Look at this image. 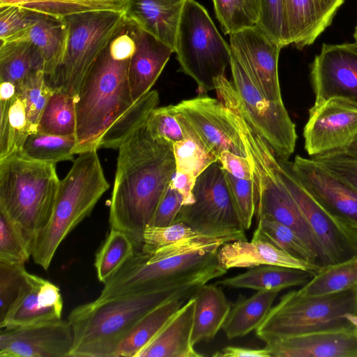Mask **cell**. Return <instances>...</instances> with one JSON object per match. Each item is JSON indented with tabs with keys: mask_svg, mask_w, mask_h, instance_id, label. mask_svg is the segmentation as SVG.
<instances>
[{
	"mask_svg": "<svg viewBox=\"0 0 357 357\" xmlns=\"http://www.w3.org/2000/svg\"><path fill=\"white\" fill-rule=\"evenodd\" d=\"M189 0H123L125 17L174 52L178 29Z\"/></svg>",
	"mask_w": 357,
	"mask_h": 357,
	"instance_id": "obj_23",
	"label": "cell"
},
{
	"mask_svg": "<svg viewBox=\"0 0 357 357\" xmlns=\"http://www.w3.org/2000/svg\"><path fill=\"white\" fill-rule=\"evenodd\" d=\"M195 301L190 298L136 357H201L192 342Z\"/></svg>",
	"mask_w": 357,
	"mask_h": 357,
	"instance_id": "obj_26",
	"label": "cell"
},
{
	"mask_svg": "<svg viewBox=\"0 0 357 357\" xmlns=\"http://www.w3.org/2000/svg\"><path fill=\"white\" fill-rule=\"evenodd\" d=\"M68 30L65 17L43 14L34 24L7 41L25 40L36 46L43 59L45 76L54 82L64 55Z\"/></svg>",
	"mask_w": 357,
	"mask_h": 357,
	"instance_id": "obj_27",
	"label": "cell"
},
{
	"mask_svg": "<svg viewBox=\"0 0 357 357\" xmlns=\"http://www.w3.org/2000/svg\"><path fill=\"white\" fill-rule=\"evenodd\" d=\"M212 356L215 357H271L265 347L250 349L234 346L225 347L221 351H217Z\"/></svg>",
	"mask_w": 357,
	"mask_h": 357,
	"instance_id": "obj_55",
	"label": "cell"
},
{
	"mask_svg": "<svg viewBox=\"0 0 357 357\" xmlns=\"http://www.w3.org/2000/svg\"><path fill=\"white\" fill-rule=\"evenodd\" d=\"M218 265L228 271L234 268H254L275 265L295 268L317 273L321 267L298 259L266 241L238 240L222 244L217 253Z\"/></svg>",
	"mask_w": 357,
	"mask_h": 357,
	"instance_id": "obj_22",
	"label": "cell"
},
{
	"mask_svg": "<svg viewBox=\"0 0 357 357\" xmlns=\"http://www.w3.org/2000/svg\"><path fill=\"white\" fill-rule=\"evenodd\" d=\"M211 279L204 278L149 291L95 301L75 307L68 320L73 334L70 357H114L123 339L149 312L180 296H190Z\"/></svg>",
	"mask_w": 357,
	"mask_h": 357,
	"instance_id": "obj_3",
	"label": "cell"
},
{
	"mask_svg": "<svg viewBox=\"0 0 357 357\" xmlns=\"http://www.w3.org/2000/svg\"><path fill=\"white\" fill-rule=\"evenodd\" d=\"M76 144L75 135L60 136L38 131L28 135L17 155L31 160L56 164L72 160Z\"/></svg>",
	"mask_w": 357,
	"mask_h": 357,
	"instance_id": "obj_35",
	"label": "cell"
},
{
	"mask_svg": "<svg viewBox=\"0 0 357 357\" xmlns=\"http://www.w3.org/2000/svg\"><path fill=\"white\" fill-rule=\"evenodd\" d=\"M190 298H172L146 314L120 342L114 357H136Z\"/></svg>",
	"mask_w": 357,
	"mask_h": 357,
	"instance_id": "obj_30",
	"label": "cell"
},
{
	"mask_svg": "<svg viewBox=\"0 0 357 357\" xmlns=\"http://www.w3.org/2000/svg\"><path fill=\"white\" fill-rule=\"evenodd\" d=\"M273 165L321 244L329 264L356 257L357 230L328 212L310 195L292 170L291 162L275 155Z\"/></svg>",
	"mask_w": 357,
	"mask_h": 357,
	"instance_id": "obj_13",
	"label": "cell"
},
{
	"mask_svg": "<svg viewBox=\"0 0 357 357\" xmlns=\"http://www.w3.org/2000/svg\"><path fill=\"white\" fill-rule=\"evenodd\" d=\"M54 91V87L46 82L43 70L32 72L17 89L25 104L28 123L31 133L38 132V126L43 110Z\"/></svg>",
	"mask_w": 357,
	"mask_h": 357,
	"instance_id": "obj_42",
	"label": "cell"
},
{
	"mask_svg": "<svg viewBox=\"0 0 357 357\" xmlns=\"http://www.w3.org/2000/svg\"><path fill=\"white\" fill-rule=\"evenodd\" d=\"M221 245L165 257L135 252L133 257L104 284L96 298L113 297L172 286L195 280L225 275L217 261Z\"/></svg>",
	"mask_w": 357,
	"mask_h": 357,
	"instance_id": "obj_7",
	"label": "cell"
},
{
	"mask_svg": "<svg viewBox=\"0 0 357 357\" xmlns=\"http://www.w3.org/2000/svg\"><path fill=\"white\" fill-rule=\"evenodd\" d=\"M192 194L195 202L182 206L175 222H184L199 234L226 243L247 240L218 161L197 177Z\"/></svg>",
	"mask_w": 357,
	"mask_h": 357,
	"instance_id": "obj_12",
	"label": "cell"
},
{
	"mask_svg": "<svg viewBox=\"0 0 357 357\" xmlns=\"http://www.w3.org/2000/svg\"><path fill=\"white\" fill-rule=\"evenodd\" d=\"M239 134L252 167L257 215L266 213L290 228L306 245L318 266L329 265L321 244L274 169L275 155L271 146L249 125L243 126Z\"/></svg>",
	"mask_w": 357,
	"mask_h": 357,
	"instance_id": "obj_9",
	"label": "cell"
},
{
	"mask_svg": "<svg viewBox=\"0 0 357 357\" xmlns=\"http://www.w3.org/2000/svg\"><path fill=\"white\" fill-rule=\"evenodd\" d=\"M184 137L183 139L173 144L176 172L189 174L197 178L218 159L206 153L193 139Z\"/></svg>",
	"mask_w": 357,
	"mask_h": 357,
	"instance_id": "obj_44",
	"label": "cell"
},
{
	"mask_svg": "<svg viewBox=\"0 0 357 357\" xmlns=\"http://www.w3.org/2000/svg\"><path fill=\"white\" fill-rule=\"evenodd\" d=\"M252 239L266 241L294 258L317 264L301 238L290 228L266 213L257 215V228Z\"/></svg>",
	"mask_w": 357,
	"mask_h": 357,
	"instance_id": "obj_39",
	"label": "cell"
},
{
	"mask_svg": "<svg viewBox=\"0 0 357 357\" xmlns=\"http://www.w3.org/2000/svg\"><path fill=\"white\" fill-rule=\"evenodd\" d=\"M17 93L15 84L10 82H1L0 84V100H9L13 98Z\"/></svg>",
	"mask_w": 357,
	"mask_h": 357,
	"instance_id": "obj_56",
	"label": "cell"
},
{
	"mask_svg": "<svg viewBox=\"0 0 357 357\" xmlns=\"http://www.w3.org/2000/svg\"><path fill=\"white\" fill-rule=\"evenodd\" d=\"M174 52L181 71L196 82L201 95L215 90V81L230 65V45L224 40L206 8L189 0L180 21Z\"/></svg>",
	"mask_w": 357,
	"mask_h": 357,
	"instance_id": "obj_10",
	"label": "cell"
},
{
	"mask_svg": "<svg viewBox=\"0 0 357 357\" xmlns=\"http://www.w3.org/2000/svg\"><path fill=\"white\" fill-rule=\"evenodd\" d=\"M340 152L349 157L357 158V137L344 150Z\"/></svg>",
	"mask_w": 357,
	"mask_h": 357,
	"instance_id": "obj_57",
	"label": "cell"
},
{
	"mask_svg": "<svg viewBox=\"0 0 357 357\" xmlns=\"http://www.w3.org/2000/svg\"><path fill=\"white\" fill-rule=\"evenodd\" d=\"M0 160L17 155L31 133L25 104L20 95L0 100Z\"/></svg>",
	"mask_w": 357,
	"mask_h": 357,
	"instance_id": "obj_33",
	"label": "cell"
},
{
	"mask_svg": "<svg viewBox=\"0 0 357 357\" xmlns=\"http://www.w3.org/2000/svg\"><path fill=\"white\" fill-rule=\"evenodd\" d=\"M231 197L245 230H248L256 212V188L253 178L243 179L234 176L223 169Z\"/></svg>",
	"mask_w": 357,
	"mask_h": 357,
	"instance_id": "obj_45",
	"label": "cell"
},
{
	"mask_svg": "<svg viewBox=\"0 0 357 357\" xmlns=\"http://www.w3.org/2000/svg\"><path fill=\"white\" fill-rule=\"evenodd\" d=\"M17 6L44 15L64 17L92 10H123V0H0V8Z\"/></svg>",
	"mask_w": 357,
	"mask_h": 357,
	"instance_id": "obj_38",
	"label": "cell"
},
{
	"mask_svg": "<svg viewBox=\"0 0 357 357\" xmlns=\"http://www.w3.org/2000/svg\"><path fill=\"white\" fill-rule=\"evenodd\" d=\"M60 181L54 163L18 155L0 160V211L20 228L31 246L52 216Z\"/></svg>",
	"mask_w": 357,
	"mask_h": 357,
	"instance_id": "obj_5",
	"label": "cell"
},
{
	"mask_svg": "<svg viewBox=\"0 0 357 357\" xmlns=\"http://www.w3.org/2000/svg\"><path fill=\"white\" fill-rule=\"evenodd\" d=\"M137 251L133 241L125 232L110 229L96 255L94 266L98 280L103 284L112 278Z\"/></svg>",
	"mask_w": 357,
	"mask_h": 357,
	"instance_id": "obj_36",
	"label": "cell"
},
{
	"mask_svg": "<svg viewBox=\"0 0 357 357\" xmlns=\"http://www.w3.org/2000/svg\"><path fill=\"white\" fill-rule=\"evenodd\" d=\"M32 256V246L20 228L0 211V261L25 264Z\"/></svg>",
	"mask_w": 357,
	"mask_h": 357,
	"instance_id": "obj_43",
	"label": "cell"
},
{
	"mask_svg": "<svg viewBox=\"0 0 357 357\" xmlns=\"http://www.w3.org/2000/svg\"><path fill=\"white\" fill-rule=\"evenodd\" d=\"M314 105L340 97L357 103V44L322 45L310 64Z\"/></svg>",
	"mask_w": 357,
	"mask_h": 357,
	"instance_id": "obj_16",
	"label": "cell"
},
{
	"mask_svg": "<svg viewBox=\"0 0 357 357\" xmlns=\"http://www.w3.org/2000/svg\"><path fill=\"white\" fill-rule=\"evenodd\" d=\"M280 291H257L250 298L240 296L231 305L222 328L228 339L243 337L264 321Z\"/></svg>",
	"mask_w": 357,
	"mask_h": 357,
	"instance_id": "obj_31",
	"label": "cell"
},
{
	"mask_svg": "<svg viewBox=\"0 0 357 357\" xmlns=\"http://www.w3.org/2000/svg\"><path fill=\"white\" fill-rule=\"evenodd\" d=\"M183 206V196L169 184L149 225L165 227L172 225Z\"/></svg>",
	"mask_w": 357,
	"mask_h": 357,
	"instance_id": "obj_52",
	"label": "cell"
},
{
	"mask_svg": "<svg viewBox=\"0 0 357 357\" xmlns=\"http://www.w3.org/2000/svg\"><path fill=\"white\" fill-rule=\"evenodd\" d=\"M354 38L355 40V43L357 44V24L355 28L354 33Z\"/></svg>",
	"mask_w": 357,
	"mask_h": 357,
	"instance_id": "obj_58",
	"label": "cell"
},
{
	"mask_svg": "<svg viewBox=\"0 0 357 357\" xmlns=\"http://www.w3.org/2000/svg\"><path fill=\"white\" fill-rule=\"evenodd\" d=\"M231 52L254 77L266 99L282 101L278 76V59L281 49L258 26L231 33Z\"/></svg>",
	"mask_w": 357,
	"mask_h": 357,
	"instance_id": "obj_18",
	"label": "cell"
},
{
	"mask_svg": "<svg viewBox=\"0 0 357 357\" xmlns=\"http://www.w3.org/2000/svg\"><path fill=\"white\" fill-rule=\"evenodd\" d=\"M0 81L10 82L18 89L33 71L43 70L40 52L25 40L0 41Z\"/></svg>",
	"mask_w": 357,
	"mask_h": 357,
	"instance_id": "obj_32",
	"label": "cell"
},
{
	"mask_svg": "<svg viewBox=\"0 0 357 357\" xmlns=\"http://www.w3.org/2000/svg\"><path fill=\"white\" fill-rule=\"evenodd\" d=\"M63 307L58 286L27 272L18 297L0 321V328L23 327L60 319Z\"/></svg>",
	"mask_w": 357,
	"mask_h": 357,
	"instance_id": "obj_20",
	"label": "cell"
},
{
	"mask_svg": "<svg viewBox=\"0 0 357 357\" xmlns=\"http://www.w3.org/2000/svg\"><path fill=\"white\" fill-rule=\"evenodd\" d=\"M38 131L60 136L75 135V99L62 89L54 87L41 114Z\"/></svg>",
	"mask_w": 357,
	"mask_h": 357,
	"instance_id": "obj_37",
	"label": "cell"
},
{
	"mask_svg": "<svg viewBox=\"0 0 357 357\" xmlns=\"http://www.w3.org/2000/svg\"><path fill=\"white\" fill-rule=\"evenodd\" d=\"M218 162L222 169L234 176L243 179L253 178L252 167L248 158L234 154L229 151H223Z\"/></svg>",
	"mask_w": 357,
	"mask_h": 357,
	"instance_id": "obj_53",
	"label": "cell"
},
{
	"mask_svg": "<svg viewBox=\"0 0 357 357\" xmlns=\"http://www.w3.org/2000/svg\"><path fill=\"white\" fill-rule=\"evenodd\" d=\"M134 22L126 19L88 71L75 100V154L97 151L105 133L134 105L128 67Z\"/></svg>",
	"mask_w": 357,
	"mask_h": 357,
	"instance_id": "obj_2",
	"label": "cell"
},
{
	"mask_svg": "<svg viewBox=\"0 0 357 357\" xmlns=\"http://www.w3.org/2000/svg\"><path fill=\"white\" fill-rule=\"evenodd\" d=\"M147 129L156 139L174 144L184 139V135L172 105L155 107L146 121Z\"/></svg>",
	"mask_w": 357,
	"mask_h": 357,
	"instance_id": "obj_49",
	"label": "cell"
},
{
	"mask_svg": "<svg viewBox=\"0 0 357 357\" xmlns=\"http://www.w3.org/2000/svg\"><path fill=\"white\" fill-rule=\"evenodd\" d=\"M199 234L182 222H176L165 227L148 225L143 231L142 245L140 250L149 253Z\"/></svg>",
	"mask_w": 357,
	"mask_h": 357,
	"instance_id": "obj_47",
	"label": "cell"
},
{
	"mask_svg": "<svg viewBox=\"0 0 357 357\" xmlns=\"http://www.w3.org/2000/svg\"><path fill=\"white\" fill-rule=\"evenodd\" d=\"M271 357H357V330L322 331L266 342Z\"/></svg>",
	"mask_w": 357,
	"mask_h": 357,
	"instance_id": "obj_21",
	"label": "cell"
},
{
	"mask_svg": "<svg viewBox=\"0 0 357 357\" xmlns=\"http://www.w3.org/2000/svg\"><path fill=\"white\" fill-rule=\"evenodd\" d=\"M206 284L193 295L195 307L192 342L194 346L214 338L222 328L231 307V304L218 284Z\"/></svg>",
	"mask_w": 357,
	"mask_h": 357,
	"instance_id": "obj_28",
	"label": "cell"
},
{
	"mask_svg": "<svg viewBox=\"0 0 357 357\" xmlns=\"http://www.w3.org/2000/svg\"><path fill=\"white\" fill-rule=\"evenodd\" d=\"M258 26L282 48L291 45L283 0H259Z\"/></svg>",
	"mask_w": 357,
	"mask_h": 357,
	"instance_id": "obj_46",
	"label": "cell"
},
{
	"mask_svg": "<svg viewBox=\"0 0 357 357\" xmlns=\"http://www.w3.org/2000/svg\"><path fill=\"white\" fill-rule=\"evenodd\" d=\"M356 289L320 296L289 291L272 307L256 335L266 343L310 333L357 330Z\"/></svg>",
	"mask_w": 357,
	"mask_h": 357,
	"instance_id": "obj_6",
	"label": "cell"
},
{
	"mask_svg": "<svg viewBox=\"0 0 357 357\" xmlns=\"http://www.w3.org/2000/svg\"><path fill=\"white\" fill-rule=\"evenodd\" d=\"M73 347L68 319L1 329V357H70Z\"/></svg>",
	"mask_w": 357,
	"mask_h": 357,
	"instance_id": "obj_19",
	"label": "cell"
},
{
	"mask_svg": "<svg viewBox=\"0 0 357 357\" xmlns=\"http://www.w3.org/2000/svg\"><path fill=\"white\" fill-rule=\"evenodd\" d=\"M315 273L303 269L275 265L250 268L243 273L224 278L218 285L257 291H278L306 284Z\"/></svg>",
	"mask_w": 357,
	"mask_h": 357,
	"instance_id": "obj_29",
	"label": "cell"
},
{
	"mask_svg": "<svg viewBox=\"0 0 357 357\" xmlns=\"http://www.w3.org/2000/svg\"><path fill=\"white\" fill-rule=\"evenodd\" d=\"M97 151L79 154L60 181L52 216L33 240L32 258L47 270L62 241L85 218L109 189Z\"/></svg>",
	"mask_w": 357,
	"mask_h": 357,
	"instance_id": "obj_4",
	"label": "cell"
},
{
	"mask_svg": "<svg viewBox=\"0 0 357 357\" xmlns=\"http://www.w3.org/2000/svg\"><path fill=\"white\" fill-rule=\"evenodd\" d=\"M42 13L17 6L0 8V41H7L34 24Z\"/></svg>",
	"mask_w": 357,
	"mask_h": 357,
	"instance_id": "obj_50",
	"label": "cell"
},
{
	"mask_svg": "<svg viewBox=\"0 0 357 357\" xmlns=\"http://www.w3.org/2000/svg\"><path fill=\"white\" fill-rule=\"evenodd\" d=\"M196 178L186 173L176 172L170 182V185L176 190L183 197V205L191 204L195 202L192 190Z\"/></svg>",
	"mask_w": 357,
	"mask_h": 357,
	"instance_id": "obj_54",
	"label": "cell"
},
{
	"mask_svg": "<svg viewBox=\"0 0 357 357\" xmlns=\"http://www.w3.org/2000/svg\"><path fill=\"white\" fill-rule=\"evenodd\" d=\"M353 288H357V256L323 267L298 291L305 296H320Z\"/></svg>",
	"mask_w": 357,
	"mask_h": 357,
	"instance_id": "obj_34",
	"label": "cell"
},
{
	"mask_svg": "<svg viewBox=\"0 0 357 357\" xmlns=\"http://www.w3.org/2000/svg\"><path fill=\"white\" fill-rule=\"evenodd\" d=\"M310 157L344 150L357 137V103L335 97L309 109L303 129Z\"/></svg>",
	"mask_w": 357,
	"mask_h": 357,
	"instance_id": "obj_15",
	"label": "cell"
},
{
	"mask_svg": "<svg viewBox=\"0 0 357 357\" xmlns=\"http://www.w3.org/2000/svg\"><path fill=\"white\" fill-rule=\"evenodd\" d=\"M356 313H357V289H356Z\"/></svg>",
	"mask_w": 357,
	"mask_h": 357,
	"instance_id": "obj_59",
	"label": "cell"
},
{
	"mask_svg": "<svg viewBox=\"0 0 357 357\" xmlns=\"http://www.w3.org/2000/svg\"><path fill=\"white\" fill-rule=\"evenodd\" d=\"M294 174L328 212L357 230V189L313 158L299 155L291 162Z\"/></svg>",
	"mask_w": 357,
	"mask_h": 357,
	"instance_id": "obj_17",
	"label": "cell"
},
{
	"mask_svg": "<svg viewBox=\"0 0 357 357\" xmlns=\"http://www.w3.org/2000/svg\"><path fill=\"white\" fill-rule=\"evenodd\" d=\"M134 36L135 48L129 63L128 81L132 100L137 102L151 91L174 52L135 24Z\"/></svg>",
	"mask_w": 357,
	"mask_h": 357,
	"instance_id": "obj_25",
	"label": "cell"
},
{
	"mask_svg": "<svg viewBox=\"0 0 357 357\" xmlns=\"http://www.w3.org/2000/svg\"><path fill=\"white\" fill-rule=\"evenodd\" d=\"M118 149L109 227L128 234L139 250L143 231L176 172L173 146L154 138L145 122Z\"/></svg>",
	"mask_w": 357,
	"mask_h": 357,
	"instance_id": "obj_1",
	"label": "cell"
},
{
	"mask_svg": "<svg viewBox=\"0 0 357 357\" xmlns=\"http://www.w3.org/2000/svg\"><path fill=\"white\" fill-rule=\"evenodd\" d=\"M312 158L357 189V158L349 157L340 151Z\"/></svg>",
	"mask_w": 357,
	"mask_h": 357,
	"instance_id": "obj_51",
	"label": "cell"
},
{
	"mask_svg": "<svg viewBox=\"0 0 357 357\" xmlns=\"http://www.w3.org/2000/svg\"><path fill=\"white\" fill-rule=\"evenodd\" d=\"M184 136L219 159L225 151L248 158L239 133L219 100L206 96L183 100L172 105Z\"/></svg>",
	"mask_w": 357,
	"mask_h": 357,
	"instance_id": "obj_14",
	"label": "cell"
},
{
	"mask_svg": "<svg viewBox=\"0 0 357 357\" xmlns=\"http://www.w3.org/2000/svg\"><path fill=\"white\" fill-rule=\"evenodd\" d=\"M159 101L158 91L152 90L135 102L129 111L105 133L100 148L119 149L133 132L146 122Z\"/></svg>",
	"mask_w": 357,
	"mask_h": 357,
	"instance_id": "obj_40",
	"label": "cell"
},
{
	"mask_svg": "<svg viewBox=\"0 0 357 357\" xmlns=\"http://www.w3.org/2000/svg\"><path fill=\"white\" fill-rule=\"evenodd\" d=\"M26 273L24 264L0 261V321L18 297Z\"/></svg>",
	"mask_w": 357,
	"mask_h": 357,
	"instance_id": "obj_48",
	"label": "cell"
},
{
	"mask_svg": "<svg viewBox=\"0 0 357 357\" xmlns=\"http://www.w3.org/2000/svg\"><path fill=\"white\" fill-rule=\"evenodd\" d=\"M232 82L226 76L215 81L219 100L232 103L279 158L289 160L294 152L298 135L283 101L265 98L254 77L231 50Z\"/></svg>",
	"mask_w": 357,
	"mask_h": 357,
	"instance_id": "obj_8",
	"label": "cell"
},
{
	"mask_svg": "<svg viewBox=\"0 0 357 357\" xmlns=\"http://www.w3.org/2000/svg\"><path fill=\"white\" fill-rule=\"evenodd\" d=\"M291 45L302 50L331 25L344 0H283Z\"/></svg>",
	"mask_w": 357,
	"mask_h": 357,
	"instance_id": "obj_24",
	"label": "cell"
},
{
	"mask_svg": "<svg viewBox=\"0 0 357 357\" xmlns=\"http://www.w3.org/2000/svg\"><path fill=\"white\" fill-rule=\"evenodd\" d=\"M222 31L230 35L258 26L259 0H212Z\"/></svg>",
	"mask_w": 357,
	"mask_h": 357,
	"instance_id": "obj_41",
	"label": "cell"
},
{
	"mask_svg": "<svg viewBox=\"0 0 357 357\" xmlns=\"http://www.w3.org/2000/svg\"><path fill=\"white\" fill-rule=\"evenodd\" d=\"M68 37L54 87L62 89L75 100L90 68L125 20L123 10H92L64 17Z\"/></svg>",
	"mask_w": 357,
	"mask_h": 357,
	"instance_id": "obj_11",
	"label": "cell"
}]
</instances>
